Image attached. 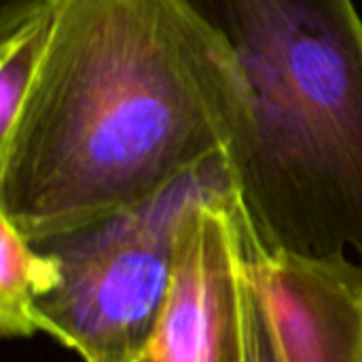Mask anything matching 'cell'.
<instances>
[{"label": "cell", "instance_id": "cell-1", "mask_svg": "<svg viewBox=\"0 0 362 362\" xmlns=\"http://www.w3.org/2000/svg\"><path fill=\"white\" fill-rule=\"evenodd\" d=\"M30 91L0 136V218L36 242L136 208L225 155L244 78L187 0H49Z\"/></svg>", "mask_w": 362, "mask_h": 362}, {"label": "cell", "instance_id": "cell-2", "mask_svg": "<svg viewBox=\"0 0 362 362\" xmlns=\"http://www.w3.org/2000/svg\"><path fill=\"white\" fill-rule=\"evenodd\" d=\"M231 47L248 119L227 148L250 242L362 291V21L352 0H187Z\"/></svg>", "mask_w": 362, "mask_h": 362}, {"label": "cell", "instance_id": "cell-3", "mask_svg": "<svg viewBox=\"0 0 362 362\" xmlns=\"http://www.w3.org/2000/svg\"><path fill=\"white\" fill-rule=\"evenodd\" d=\"M227 178V159L218 155L136 208L32 242L59 274L38 303L47 335L83 362L144 358L172 295L182 218Z\"/></svg>", "mask_w": 362, "mask_h": 362}, {"label": "cell", "instance_id": "cell-4", "mask_svg": "<svg viewBox=\"0 0 362 362\" xmlns=\"http://www.w3.org/2000/svg\"><path fill=\"white\" fill-rule=\"evenodd\" d=\"M242 280V214L231 178L206 191L178 231L176 278L153 362H231Z\"/></svg>", "mask_w": 362, "mask_h": 362}, {"label": "cell", "instance_id": "cell-5", "mask_svg": "<svg viewBox=\"0 0 362 362\" xmlns=\"http://www.w3.org/2000/svg\"><path fill=\"white\" fill-rule=\"evenodd\" d=\"M242 259L276 362H362V291L263 255L244 221Z\"/></svg>", "mask_w": 362, "mask_h": 362}, {"label": "cell", "instance_id": "cell-6", "mask_svg": "<svg viewBox=\"0 0 362 362\" xmlns=\"http://www.w3.org/2000/svg\"><path fill=\"white\" fill-rule=\"evenodd\" d=\"M59 282L55 261L0 218V331L8 339L47 335L40 299Z\"/></svg>", "mask_w": 362, "mask_h": 362}, {"label": "cell", "instance_id": "cell-7", "mask_svg": "<svg viewBox=\"0 0 362 362\" xmlns=\"http://www.w3.org/2000/svg\"><path fill=\"white\" fill-rule=\"evenodd\" d=\"M51 32V4L40 2L17 23L0 30V136L17 117Z\"/></svg>", "mask_w": 362, "mask_h": 362}, {"label": "cell", "instance_id": "cell-8", "mask_svg": "<svg viewBox=\"0 0 362 362\" xmlns=\"http://www.w3.org/2000/svg\"><path fill=\"white\" fill-rule=\"evenodd\" d=\"M231 362H276L274 348L269 344L265 325L259 314L257 299L248 284L242 259V280H240V303H238V331L233 341Z\"/></svg>", "mask_w": 362, "mask_h": 362}, {"label": "cell", "instance_id": "cell-9", "mask_svg": "<svg viewBox=\"0 0 362 362\" xmlns=\"http://www.w3.org/2000/svg\"><path fill=\"white\" fill-rule=\"evenodd\" d=\"M45 0H0V30L17 23Z\"/></svg>", "mask_w": 362, "mask_h": 362}, {"label": "cell", "instance_id": "cell-10", "mask_svg": "<svg viewBox=\"0 0 362 362\" xmlns=\"http://www.w3.org/2000/svg\"><path fill=\"white\" fill-rule=\"evenodd\" d=\"M138 362H153L151 361V356H148V354H146V356H144V358H140V361Z\"/></svg>", "mask_w": 362, "mask_h": 362}]
</instances>
